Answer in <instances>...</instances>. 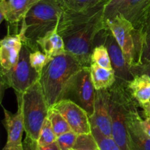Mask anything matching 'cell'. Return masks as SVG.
I'll list each match as a JSON object with an SVG mask.
<instances>
[{
    "label": "cell",
    "mask_w": 150,
    "mask_h": 150,
    "mask_svg": "<svg viewBox=\"0 0 150 150\" xmlns=\"http://www.w3.org/2000/svg\"><path fill=\"white\" fill-rule=\"evenodd\" d=\"M67 122L70 128L78 135L89 134L92 132L88 113L82 107L70 100L64 99L53 105Z\"/></svg>",
    "instance_id": "7c38bea8"
},
{
    "label": "cell",
    "mask_w": 150,
    "mask_h": 150,
    "mask_svg": "<svg viewBox=\"0 0 150 150\" xmlns=\"http://www.w3.org/2000/svg\"><path fill=\"white\" fill-rule=\"evenodd\" d=\"M109 101V89L96 90L94 113L89 120L91 127H97L105 136L112 137Z\"/></svg>",
    "instance_id": "5bb4252c"
},
{
    "label": "cell",
    "mask_w": 150,
    "mask_h": 150,
    "mask_svg": "<svg viewBox=\"0 0 150 150\" xmlns=\"http://www.w3.org/2000/svg\"><path fill=\"white\" fill-rule=\"evenodd\" d=\"M95 94L90 67H83L69 81L62 100H70L77 103L88 113L90 118L94 113Z\"/></svg>",
    "instance_id": "ba28073f"
},
{
    "label": "cell",
    "mask_w": 150,
    "mask_h": 150,
    "mask_svg": "<svg viewBox=\"0 0 150 150\" xmlns=\"http://www.w3.org/2000/svg\"><path fill=\"white\" fill-rule=\"evenodd\" d=\"M64 10L81 12L104 3L103 0H59Z\"/></svg>",
    "instance_id": "44dd1931"
},
{
    "label": "cell",
    "mask_w": 150,
    "mask_h": 150,
    "mask_svg": "<svg viewBox=\"0 0 150 150\" xmlns=\"http://www.w3.org/2000/svg\"><path fill=\"white\" fill-rule=\"evenodd\" d=\"M91 60L92 62L96 63L101 67H105L108 70L113 69L109 54L104 44H98L95 45L92 51Z\"/></svg>",
    "instance_id": "603a6c76"
},
{
    "label": "cell",
    "mask_w": 150,
    "mask_h": 150,
    "mask_svg": "<svg viewBox=\"0 0 150 150\" xmlns=\"http://www.w3.org/2000/svg\"><path fill=\"white\" fill-rule=\"evenodd\" d=\"M109 91L112 138L122 150H130L127 131V119L132 105L136 101L129 93L127 84L116 81Z\"/></svg>",
    "instance_id": "277c9868"
},
{
    "label": "cell",
    "mask_w": 150,
    "mask_h": 150,
    "mask_svg": "<svg viewBox=\"0 0 150 150\" xmlns=\"http://www.w3.org/2000/svg\"><path fill=\"white\" fill-rule=\"evenodd\" d=\"M139 30L143 35V48L142 54V64H146L150 62V13L144 21Z\"/></svg>",
    "instance_id": "7402d4cb"
},
{
    "label": "cell",
    "mask_w": 150,
    "mask_h": 150,
    "mask_svg": "<svg viewBox=\"0 0 150 150\" xmlns=\"http://www.w3.org/2000/svg\"><path fill=\"white\" fill-rule=\"evenodd\" d=\"M98 44H104L108 50L111 65L117 78L116 81L127 84L133 79V76L130 72V67L126 62L121 47L108 26L98 34L95 40V45Z\"/></svg>",
    "instance_id": "30bf717a"
},
{
    "label": "cell",
    "mask_w": 150,
    "mask_h": 150,
    "mask_svg": "<svg viewBox=\"0 0 150 150\" xmlns=\"http://www.w3.org/2000/svg\"></svg>",
    "instance_id": "e575fe53"
},
{
    "label": "cell",
    "mask_w": 150,
    "mask_h": 150,
    "mask_svg": "<svg viewBox=\"0 0 150 150\" xmlns=\"http://www.w3.org/2000/svg\"><path fill=\"white\" fill-rule=\"evenodd\" d=\"M23 146L24 150H61L57 142L48 146H41L38 144L37 142H34L26 138L23 142Z\"/></svg>",
    "instance_id": "f1b7e54d"
},
{
    "label": "cell",
    "mask_w": 150,
    "mask_h": 150,
    "mask_svg": "<svg viewBox=\"0 0 150 150\" xmlns=\"http://www.w3.org/2000/svg\"><path fill=\"white\" fill-rule=\"evenodd\" d=\"M98 144L92 133L79 135L73 150H98Z\"/></svg>",
    "instance_id": "4316f807"
},
{
    "label": "cell",
    "mask_w": 150,
    "mask_h": 150,
    "mask_svg": "<svg viewBox=\"0 0 150 150\" xmlns=\"http://www.w3.org/2000/svg\"><path fill=\"white\" fill-rule=\"evenodd\" d=\"M127 89L139 107L150 102V78L147 75L135 76L127 83Z\"/></svg>",
    "instance_id": "e0dca14e"
},
{
    "label": "cell",
    "mask_w": 150,
    "mask_h": 150,
    "mask_svg": "<svg viewBox=\"0 0 150 150\" xmlns=\"http://www.w3.org/2000/svg\"><path fill=\"white\" fill-rule=\"evenodd\" d=\"M105 3L81 12L63 9L58 25L66 51L83 67H90L98 34L107 27L103 19Z\"/></svg>",
    "instance_id": "6da1fadb"
},
{
    "label": "cell",
    "mask_w": 150,
    "mask_h": 150,
    "mask_svg": "<svg viewBox=\"0 0 150 150\" xmlns=\"http://www.w3.org/2000/svg\"><path fill=\"white\" fill-rule=\"evenodd\" d=\"M58 25L38 41L40 50L50 57L67 54L64 40L58 33Z\"/></svg>",
    "instance_id": "ac0fdd59"
},
{
    "label": "cell",
    "mask_w": 150,
    "mask_h": 150,
    "mask_svg": "<svg viewBox=\"0 0 150 150\" xmlns=\"http://www.w3.org/2000/svg\"><path fill=\"white\" fill-rule=\"evenodd\" d=\"M57 136L54 133L51 121L48 117H47L42 125L37 143L39 146H45L54 143L55 142H57Z\"/></svg>",
    "instance_id": "d4e9b609"
},
{
    "label": "cell",
    "mask_w": 150,
    "mask_h": 150,
    "mask_svg": "<svg viewBox=\"0 0 150 150\" xmlns=\"http://www.w3.org/2000/svg\"><path fill=\"white\" fill-rule=\"evenodd\" d=\"M48 117L51 121L54 131L57 137L72 130L64 117L54 107L49 108Z\"/></svg>",
    "instance_id": "ffe728a7"
},
{
    "label": "cell",
    "mask_w": 150,
    "mask_h": 150,
    "mask_svg": "<svg viewBox=\"0 0 150 150\" xmlns=\"http://www.w3.org/2000/svg\"><path fill=\"white\" fill-rule=\"evenodd\" d=\"M105 22L121 47L130 67L140 66L143 48L142 32L122 15H117Z\"/></svg>",
    "instance_id": "8992f818"
},
{
    "label": "cell",
    "mask_w": 150,
    "mask_h": 150,
    "mask_svg": "<svg viewBox=\"0 0 150 150\" xmlns=\"http://www.w3.org/2000/svg\"><path fill=\"white\" fill-rule=\"evenodd\" d=\"M31 51L26 45H22L16 64L8 73L1 76V94L9 87L13 88L16 93L23 94L39 81L40 76L32 67L29 61Z\"/></svg>",
    "instance_id": "52a82bcc"
},
{
    "label": "cell",
    "mask_w": 150,
    "mask_h": 150,
    "mask_svg": "<svg viewBox=\"0 0 150 150\" xmlns=\"http://www.w3.org/2000/svg\"><path fill=\"white\" fill-rule=\"evenodd\" d=\"M150 13V0H110L104 4V21L122 15L139 29Z\"/></svg>",
    "instance_id": "9c48e42d"
},
{
    "label": "cell",
    "mask_w": 150,
    "mask_h": 150,
    "mask_svg": "<svg viewBox=\"0 0 150 150\" xmlns=\"http://www.w3.org/2000/svg\"><path fill=\"white\" fill-rule=\"evenodd\" d=\"M40 0H0V23L9 24L8 33L18 34V26L27 12Z\"/></svg>",
    "instance_id": "4fadbf2b"
},
{
    "label": "cell",
    "mask_w": 150,
    "mask_h": 150,
    "mask_svg": "<svg viewBox=\"0 0 150 150\" xmlns=\"http://www.w3.org/2000/svg\"><path fill=\"white\" fill-rule=\"evenodd\" d=\"M92 83L96 90L110 89L117 81L114 70L103 67L96 63L92 62L90 65Z\"/></svg>",
    "instance_id": "d6986e66"
},
{
    "label": "cell",
    "mask_w": 150,
    "mask_h": 150,
    "mask_svg": "<svg viewBox=\"0 0 150 150\" xmlns=\"http://www.w3.org/2000/svg\"><path fill=\"white\" fill-rule=\"evenodd\" d=\"M140 107L143 109L144 114L150 115V102L147 103L146 104H144V105H141Z\"/></svg>",
    "instance_id": "1f68e13d"
},
{
    "label": "cell",
    "mask_w": 150,
    "mask_h": 150,
    "mask_svg": "<svg viewBox=\"0 0 150 150\" xmlns=\"http://www.w3.org/2000/svg\"><path fill=\"white\" fill-rule=\"evenodd\" d=\"M137 102L132 105L127 119V131L130 150H150V137L142 125Z\"/></svg>",
    "instance_id": "9a60e30c"
},
{
    "label": "cell",
    "mask_w": 150,
    "mask_h": 150,
    "mask_svg": "<svg viewBox=\"0 0 150 150\" xmlns=\"http://www.w3.org/2000/svg\"><path fill=\"white\" fill-rule=\"evenodd\" d=\"M63 12L59 0H40L23 17L18 35L32 51L40 50L38 41L59 24Z\"/></svg>",
    "instance_id": "7a4b0ae2"
},
{
    "label": "cell",
    "mask_w": 150,
    "mask_h": 150,
    "mask_svg": "<svg viewBox=\"0 0 150 150\" xmlns=\"http://www.w3.org/2000/svg\"><path fill=\"white\" fill-rule=\"evenodd\" d=\"M98 150H100V149H98Z\"/></svg>",
    "instance_id": "836d02e7"
},
{
    "label": "cell",
    "mask_w": 150,
    "mask_h": 150,
    "mask_svg": "<svg viewBox=\"0 0 150 150\" xmlns=\"http://www.w3.org/2000/svg\"><path fill=\"white\" fill-rule=\"evenodd\" d=\"M79 135L76 134L73 130L67 132L64 134L57 137V142L58 143L61 150H72Z\"/></svg>",
    "instance_id": "83f0119b"
},
{
    "label": "cell",
    "mask_w": 150,
    "mask_h": 150,
    "mask_svg": "<svg viewBox=\"0 0 150 150\" xmlns=\"http://www.w3.org/2000/svg\"><path fill=\"white\" fill-rule=\"evenodd\" d=\"M130 72L133 74V77L137 75L146 74L150 78V62L144 65L130 67Z\"/></svg>",
    "instance_id": "f546056e"
},
{
    "label": "cell",
    "mask_w": 150,
    "mask_h": 150,
    "mask_svg": "<svg viewBox=\"0 0 150 150\" xmlns=\"http://www.w3.org/2000/svg\"><path fill=\"white\" fill-rule=\"evenodd\" d=\"M91 133L96 140L100 150H122L112 137L105 136L97 127H92Z\"/></svg>",
    "instance_id": "cb8c5ba5"
},
{
    "label": "cell",
    "mask_w": 150,
    "mask_h": 150,
    "mask_svg": "<svg viewBox=\"0 0 150 150\" xmlns=\"http://www.w3.org/2000/svg\"><path fill=\"white\" fill-rule=\"evenodd\" d=\"M21 100L26 138L38 142L50 108L39 81L21 94Z\"/></svg>",
    "instance_id": "5b68a950"
},
{
    "label": "cell",
    "mask_w": 150,
    "mask_h": 150,
    "mask_svg": "<svg viewBox=\"0 0 150 150\" xmlns=\"http://www.w3.org/2000/svg\"><path fill=\"white\" fill-rule=\"evenodd\" d=\"M23 42L18 34H10L3 38L0 42V64L1 76L8 73L17 62Z\"/></svg>",
    "instance_id": "2e32d148"
},
{
    "label": "cell",
    "mask_w": 150,
    "mask_h": 150,
    "mask_svg": "<svg viewBox=\"0 0 150 150\" xmlns=\"http://www.w3.org/2000/svg\"><path fill=\"white\" fill-rule=\"evenodd\" d=\"M144 114V119L142 118V125L144 130L146 132V134L150 137V115L148 114Z\"/></svg>",
    "instance_id": "4dcf8cb0"
},
{
    "label": "cell",
    "mask_w": 150,
    "mask_h": 150,
    "mask_svg": "<svg viewBox=\"0 0 150 150\" xmlns=\"http://www.w3.org/2000/svg\"><path fill=\"white\" fill-rule=\"evenodd\" d=\"M110 1V0H103V1H104V3H105V4L106 2H108V1Z\"/></svg>",
    "instance_id": "d6a6232c"
},
{
    "label": "cell",
    "mask_w": 150,
    "mask_h": 150,
    "mask_svg": "<svg viewBox=\"0 0 150 150\" xmlns=\"http://www.w3.org/2000/svg\"><path fill=\"white\" fill-rule=\"evenodd\" d=\"M72 150H73V149H72Z\"/></svg>",
    "instance_id": "d590c367"
},
{
    "label": "cell",
    "mask_w": 150,
    "mask_h": 150,
    "mask_svg": "<svg viewBox=\"0 0 150 150\" xmlns=\"http://www.w3.org/2000/svg\"><path fill=\"white\" fill-rule=\"evenodd\" d=\"M18 100V110L11 113L4 108V120L3 121L7 133V139L2 150H24L22 142L24 130L23 104L21 94L16 93Z\"/></svg>",
    "instance_id": "8fae6325"
},
{
    "label": "cell",
    "mask_w": 150,
    "mask_h": 150,
    "mask_svg": "<svg viewBox=\"0 0 150 150\" xmlns=\"http://www.w3.org/2000/svg\"><path fill=\"white\" fill-rule=\"evenodd\" d=\"M53 57H50L40 50L31 51L29 55V61L32 67L40 76L44 67L47 65Z\"/></svg>",
    "instance_id": "484cf974"
},
{
    "label": "cell",
    "mask_w": 150,
    "mask_h": 150,
    "mask_svg": "<svg viewBox=\"0 0 150 150\" xmlns=\"http://www.w3.org/2000/svg\"><path fill=\"white\" fill-rule=\"evenodd\" d=\"M83 66L70 54L54 57L42 70L39 82L49 108L61 100L66 86Z\"/></svg>",
    "instance_id": "3957f363"
}]
</instances>
